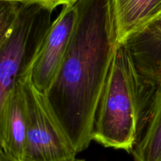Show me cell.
Masks as SVG:
<instances>
[{
  "instance_id": "cell-1",
  "label": "cell",
  "mask_w": 161,
  "mask_h": 161,
  "mask_svg": "<svg viewBox=\"0 0 161 161\" xmlns=\"http://www.w3.org/2000/svg\"><path fill=\"white\" fill-rule=\"evenodd\" d=\"M75 5L70 44L44 96L80 153L93 141L97 105L120 42L115 0H79Z\"/></svg>"
},
{
  "instance_id": "cell-2",
  "label": "cell",
  "mask_w": 161,
  "mask_h": 161,
  "mask_svg": "<svg viewBox=\"0 0 161 161\" xmlns=\"http://www.w3.org/2000/svg\"><path fill=\"white\" fill-rule=\"evenodd\" d=\"M137 81L128 50L120 42L97 105L92 140L106 148L132 152L139 129Z\"/></svg>"
},
{
  "instance_id": "cell-3",
  "label": "cell",
  "mask_w": 161,
  "mask_h": 161,
  "mask_svg": "<svg viewBox=\"0 0 161 161\" xmlns=\"http://www.w3.org/2000/svg\"><path fill=\"white\" fill-rule=\"evenodd\" d=\"M53 11L37 3H20L14 25L0 37V103L17 83L29 75L53 23Z\"/></svg>"
},
{
  "instance_id": "cell-4",
  "label": "cell",
  "mask_w": 161,
  "mask_h": 161,
  "mask_svg": "<svg viewBox=\"0 0 161 161\" xmlns=\"http://www.w3.org/2000/svg\"><path fill=\"white\" fill-rule=\"evenodd\" d=\"M27 138L23 161H70L76 150L29 75L25 79Z\"/></svg>"
},
{
  "instance_id": "cell-5",
  "label": "cell",
  "mask_w": 161,
  "mask_h": 161,
  "mask_svg": "<svg viewBox=\"0 0 161 161\" xmlns=\"http://www.w3.org/2000/svg\"><path fill=\"white\" fill-rule=\"evenodd\" d=\"M123 42L128 50L138 80V133L142 135L161 90V15Z\"/></svg>"
},
{
  "instance_id": "cell-6",
  "label": "cell",
  "mask_w": 161,
  "mask_h": 161,
  "mask_svg": "<svg viewBox=\"0 0 161 161\" xmlns=\"http://www.w3.org/2000/svg\"><path fill=\"white\" fill-rule=\"evenodd\" d=\"M77 20L75 3L64 6L53 20L29 73L34 87L44 94L54 80L70 44Z\"/></svg>"
},
{
  "instance_id": "cell-7",
  "label": "cell",
  "mask_w": 161,
  "mask_h": 161,
  "mask_svg": "<svg viewBox=\"0 0 161 161\" xmlns=\"http://www.w3.org/2000/svg\"><path fill=\"white\" fill-rule=\"evenodd\" d=\"M25 79L0 103V151L16 161H23L27 138Z\"/></svg>"
},
{
  "instance_id": "cell-8",
  "label": "cell",
  "mask_w": 161,
  "mask_h": 161,
  "mask_svg": "<svg viewBox=\"0 0 161 161\" xmlns=\"http://www.w3.org/2000/svg\"><path fill=\"white\" fill-rule=\"evenodd\" d=\"M119 42L161 15V0H115Z\"/></svg>"
},
{
  "instance_id": "cell-9",
  "label": "cell",
  "mask_w": 161,
  "mask_h": 161,
  "mask_svg": "<svg viewBox=\"0 0 161 161\" xmlns=\"http://www.w3.org/2000/svg\"><path fill=\"white\" fill-rule=\"evenodd\" d=\"M131 153L135 161H161V90L147 125Z\"/></svg>"
},
{
  "instance_id": "cell-10",
  "label": "cell",
  "mask_w": 161,
  "mask_h": 161,
  "mask_svg": "<svg viewBox=\"0 0 161 161\" xmlns=\"http://www.w3.org/2000/svg\"><path fill=\"white\" fill-rule=\"evenodd\" d=\"M20 3L11 0H0V37L7 34L14 25Z\"/></svg>"
},
{
  "instance_id": "cell-11",
  "label": "cell",
  "mask_w": 161,
  "mask_h": 161,
  "mask_svg": "<svg viewBox=\"0 0 161 161\" xmlns=\"http://www.w3.org/2000/svg\"><path fill=\"white\" fill-rule=\"evenodd\" d=\"M79 0H36L37 4L42 5L47 7L54 9L58 6H66V5L73 4Z\"/></svg>"
},
{
  "instance_id": "cell-12",
  "label": "cell",
  "mask_w": 161,
  "mask_h": 161,
  "mask_svg": "<svg viewBox=\"0 0 161 161\" xmlns=\"http://www.w3.org/2000/svg\"><path fill=\"white\" fill-rule=\"evenodd\" d=\"M0 161H16V160H12V159L9 158V157H8L4 153L2 152V151H0ZM70 161H86V160H83V159L75 158Z\"/></svg>"
},
{
  "instance_id": "cell-13",
  "label": "cell",
  "mask_w": 161,
  "mask_h": 161,
  "mask_svg": "<svg viewBox=\"0 0 161 161\" xmlns=\"http://www.w3.org/2000/svg\"><path fill=\"white\" fill-rule=\"evenodd\" d=\"M11 1H16L19 2V3H35L36 0H11Z\"/></svg>"
}]
</instances>
